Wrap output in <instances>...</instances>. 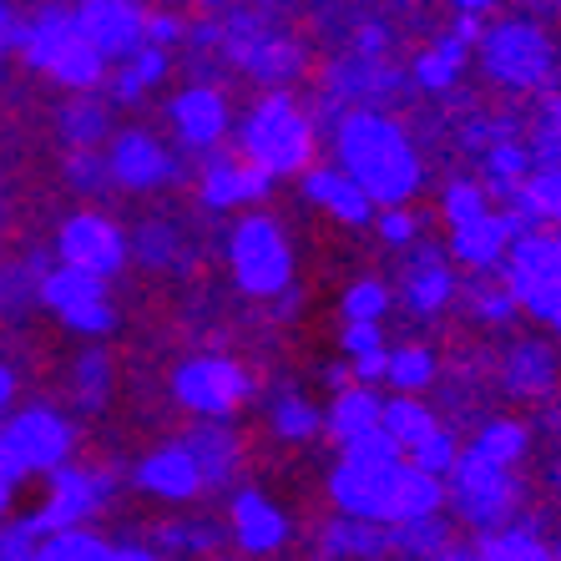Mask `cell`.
Returning a JSON list of instances; mask_svg holds the SVG:
<instances>
[{
    "instance_id": "60",
    "label": "cell",
    "mask_w": 561,
    "mask_h": 561,
    "mask_svg": "<svg viewBox=\"0 0 561 561\" xmlns=\"http://www.w3.org/2000/svg\"><path fill=\"white\" fill-rule=\"evenodd\" d=\"M440 561H481V557H476V551H460V547H456V551H445Z\"/></svg>"
},
{
    "instance_id": "29",
    "label": "cell",
    "mask_w": 561,
    "mask_h": 561,
    "mask_svg": "<svg viewBox=\"0 0 561 561\" xmlns=\"http://www.w3.org/2000/svg\"><path fill=\"white\" fill-rule=\"evenodd\" d=\"M379 420H385V394L369 390V385H350L324 410V431H329V440L354 445V440H365L369 431H379Z\"/></svg>"
},
{
    "instance_id": "38",
    "label": "cell",
    "mask_w": 561,
    "mask_h": 561,
    "mask_svg": "<svg viewBox=\"0 0 561 561\" xmlns=\"http://www.w3.org/2000/svg\"><path fill=\"white\" fill-rule=\"evenodd\" d=\"M435 375H440V359H435L431 344H400V350H390L385 379L394 385V394H410V400H415L420 390L435 385Z\"/></svg>"
},
{
    "instance_id": "30",
    "label": "cell",
    "mask_w": 561,
    "mask_h": 561,
    "mask_svg": "<svg viewBox=\"0 0 561 561\" xmlns=\"http://www.w3.org/2000/svg\"><path fill=\"white\" fill-rule=\"evenodd\" d=\"M511 213L522 218L526 233H551V228H561V172H541V168H536L531 178L516 187Z\"/></svg>"
},
{
    "instance_id": "41",
    "label": "cell",
    "mask_w": 561,
    "mask_h": 561,
    "mask_svg": "<svg viewBox=\"0 0 561 561\" xmlns=\"http://www.w3.org/2000/svg\"><path fill=\"white\" fill-rule=\"evenodd\" d=\"M71 400H77L81 410H102L106 394H112V359H106L102 350H87L77 359V369H71Z\"/></svg>"
},
{
    "instance_id": "18",
    "label": "cell",
    "mask_w": 561,
    "mask_h": 561,
    "mask_svg": "<svg viewBox=\"0 0 561 561\" xmlns=\"http://www.w3.org/2000/svg\"><path fill=\"white\" fill-rule=\"evenodd\" d=\"M168 117H172V131L183 137V147L213 152L228 137V96L218 87H208V81H197V87H183V92L172 96Z\"/></svg>"
},
{
    "instance_id": "63",
    "label": "cell",
    "mask_w": 561,
    "mask_h": 561,
    "mask_svg": "<svg viewBox=\"0 0 561 561\" xmlns=\"http://www.w3.org/2000/svg\"><path fill=\"white\" fill-rule=\"evenodd\" d=\"M208 561H228V557H208Z\"/></svg>"
},
{
    "instance_id": "25",
    "label": "cell",
    "mask_w": 561,
    "mask_h": 561,
    "mask_svg": "<svg viewBox=\"0 0 561 561\" xmlns=\"http://www.w3.org/2000/svg\"><path fill=\"white\" fill-rule=\"evenodd\" d=\"M183 445L193 450L208 491H222V485H233V476H243V440H238L222 420H203Z\"/></svg>"
},
{
    "instance_id": "51",
    "label": "cell",
    "mask_w": 561,
    "mask_h": 561,
    "mask_svg": "<svg viewBox=\"0 0 561 561\" xmlns=\"http://www.w3.org/2000/svg\"><path fill=\"white\" fill-rule=\"evenodd\" d=\"M66 178H71V187H81V193H102V187L112 183L102 152H71L66 157Z\"/></svg>"
},
{
    "instance_id": "21",
    "label": "cell",
    "mask_w": 561,
    "mask_h": 561,
    "mask_svg": "<svg viewBox=\"0 0 561 561\" xmlns=\"http://www.w3.org/2000/svg\"><path fill=\"white\" fill-rule=\"evenodd\" d=\"M268 183H274V178H263L243 157L213 152L208 162H203V172H197V197H203L208 208L228 213V208H243V203H259V197L268 193Z\"/></svg>"
},
{
    "instance_id": "10",
    "label": "cell",
    "mask_w": 561,
    "mask_h": 561,
    "mask_svg": "<svg viewBox=\"0 0 561 561\" xmlns=\"http://www.w3.org/2000/svg\"><path fill=\"white\" fill-rule=\"evenodd\" d=\"M117 496V476L102 466H61L46 481V501L36 506V526L46 536L61 531H87V522H96Z\"/></svg>"
},
{
    "instance_id": "59",
    "label": "cell",
    "mask_w": 561,
    "mask_h": 561,
    "mask_svg": "<svg viewBox=\"0 0 561 561\" xmlns=\"http://www.w3.org/2000/svg\"><path fill=\"white\" fill-rule=\"evenodd\" d=\"M324 385H329V390H334V394H340V390H350V385H354L350 365H329V369H324Z\"/></svg>"
},
{
    "instance_id": "61",
    "label": "cell",
    "mask_w": 561,
    "mask_h": 561,
    "mask_svg": "<svg viewBox=\"0 0 561 561\" xmlns=\"http://www.w3.org/2000/svg\"><path fill=\"white\" fill-rule=\"evenodd\" d=\"M15 26V11H11V5H0V31H11Z\"/></svg>"
},
{
    "instance_id": "31",
    "label": "cell",
    "mask_w": 561,
    "mask_h": 561,
    "mask_svg": "<svg viewBox=\"0 0 561 561\" xmlns=\"http://www.w3.org/2000/svg\"><path fill=\"white\" fill-rule=\"evenodd\" d=\"M531 152H526V142H516V137H506V142L485 147L481 152V187L485 197H516V187L531 178Z\"/></svg>"
},
{
    "instance_id": "58",
    "label": "cell",
    "mask_w": 561,
    "mask_h": 561,
    "mask_svg": "<svg viewBox=\"0 0 561 561\" xmlns=\"http://www.w3.org/2000/svg\"><path fill=\"white\" fill-rule=\"evenodd\" d=\"M112 561H162L152 547H142V541H122V547H112Z\"/></svg>"
},
{
    "instance_id": "16",
    "label": "cell",
    "mask_w": 561,
    "mask_h": 561,
    "mask_svg": "<svg viewBox=\"0 0 561 561\" xmlns=\"http://www.w3.org/2000/svg\"><path fill=\"white\" fill-rule=\"evenodd\" d=\"M102 157H106V178L117 187H127V193H152V187L178 178V157L157 142L152 131H137V127L117 131Z\"/></svg>"
},
{
    "instance_id": "5",
    "label": "cell",
    "mask_w": 561,
    "mask_h": 561,
    "mask_svg": "<svg viewBox=\"0 0 561 561\" xmlns=\"http://www.w3.org/2000/svg\"><path fill=\"white\" fill-rule=\"evenodd\" d=\"M228 263L243 294L253 299H284L294 288V243L268 213H249L228 233Z\"/></svg>"
},
{
    "instance_id": "17",
    "label": "cell",
    "mask_w": 561,
    "mask_h": 561,
    "mask_svg": "<svg viewBox=\"0 0 561 561\" xmlns=\"http://www.w3.org/2000/svg\"><path fill=\"white\" fill-rule=\"evenodd\" d=\"M522 218L516 213H481V218L460 222V228H450V259L466 263V268H476V274H496L501 263H506L511 243L522 238Z\"/></svg>"
},
{
    "instance_id": "19",
    "label": "cell",
    "mask_w": 561,
    "mask_h": 561,
    "mask_svg": "<svg viewBox=\"0 0 561 561\" xmlns=\"http://www.w3.org/2000/svg\"><path fill=\"white\" fill-rule=\"evenodd\" d=\"M131 481H137V491H147L152 501H172V506H183V501H197L208 485H203V470H197L193 450H187L183 440L178 445H162V450H152V456L137 460V470H131Z\"/></svg>"
},
{
    "instance_id": "62",
    "label": "cell",
    "mask_w": 561,
    "mask_h": 561,
    "mask_svg": "<svg viewBox=\"0 0 561 561\" xmlns=\"http://www.w3.org/2000/svg\"><path fill=\"white\" fill-rule=\"evenodd\" d=\"M551 557H557V561H561V541H557V547H551Z\"/></svg>"
},
{
    "instance_id": "37",
    "label": "cell",
    "mask_w": 561,
    "mask_h": 561,
    "mask_svg": "<svg viewBox=\"0 0 561 561\" xmlns=\"http://www.w3.org/2000/svg\"><path fill=\"white\" fill-rule=\"evenodd\" d=\"M390 541H394V557H410V561H440L445 551H456V541H450V522H445V516L390 526Z\"/></svg>"
},
{
    "instance_id": "46",
    "label": "cell",
    "mask_w": 561,
    "mask_h": 561,
    "mask_svg": "<svg viewBox=\"0 0 561 561\" xmlns=\"http://www.w3.org/2000/svg\"><path fill=\"white\" fill-rule=\"evenodd\" d=\"M405 460L420 470V476H431V481L445 485V481H450V470H456V460H460V445H456V435L440 425V431H435L431 440H420Z\"/></svg>"
},
{
    "instance_id": "8",
    "label": "cell",
    "mask_w": 561,
    "mask_h": 561,
    "mask_svg": "<svg viewBox=\"0 0 561 561\" xmlns=\"http://www.w3.org/2000/svg\"><path fill=\"white\" fill-rule=\"evenodd\" d=\"M445 496L476 531L491 536L511 526V516L522 506V481H516V470H501L491 460H481L476 450H460L456 470L445 481Z\"/></svg>"
},
{
    "instance_id": "43",
    "label": "cell",
    "mask_w": 561,
    "mask_h": 561,
    "mask_svg": "<svg viewBox=\"0 0 561 561\" xmlns=\"http://www.w3.org/2000/svg\"><path fill=\"white\" fill-rule=\"evenodd\" d=\"M131 253L147 263V268H172V263H183V238L172 222H142L137 238H131Z\"/></svg>"
},
{
    "instance_id": "24",
    "label": "cell",
    "mask_w": 561,
    "mask_h": 561,
    "mask_svg": "<svg viewBox=\"0 0 561 561\" xmlns=\"http://www.w3.org/2000/svg\"><path fill=\"white\" fill-rule=\"evenodd\" d=\"M304 197L313 208H324L329 218H340L344 228H369L375 222V203L359 193L354 178H344L340 168H309L304 172Z\"/></svg>"
},
{
    "instance_id": "39",
    "label": "cell",
    "mask_w": 561,
    "mask_h": 561,
    "mask_svg": "<svg viewBox=\"0 0 561 561\" xmlns=\"http://www.w3.org/2000/svg\"><path fill=\"white\" fill-rule=\"evenodd\" d=\"M162 77H168V51L142 46V51L127 56L122 71L112 77V102H142L152 87H162Z\"/></svg>"
},
{
    "instance_id": "4",
    "label": "cell",
    "mask_w": 561,
    "mask_h": 561,
    "mask_svg": "<svg viewBox=\"0 0 561 561\" xmlns=\"http://www.w3.org/2000/svg\"><path fill=\"white\" fill-rule=\"evenodd\" d=\"M238 142H243V162H253L263 178H294V172L313 168L319 131H313V117L288 92H268L243 117Z\"/></svg>"
},
{
    "instance_id": "53",
    "label": "cell",
    "mask_w": 561,
    "mask_h": 561,
    "mask_svg": "<svg viewBox=\"0 0 561 561\" xmlns=\"http://www.w3.org/2000/svg\"><path fill=\"white\" fill-rule=\"evenodd\" d=\"M522 309L531 313L536 324H547L551 334L561 340V284H547V288H536V294H526Z\"/></svg>"
},
{
    "instance_id": "54",
    "label": "cell",
    "mask_w": 561,
    "mask_h": 561,
    "mask_svg": "<svg viewBox=\"0 0 561 561\" xmlns=\"http://www.w3.org/2000/svg\"><path fill=\"white\" fill-rule=\"evenodd\" d=\"M344 460H405V450H400V445H394L385 431H369L365 440L344 445Z\"/></svg>"
},
{
    "instance_id": "49",
    "label": "cell",
    "mask_w": 561,
    "mask_h": 561,
    "mask_svg": "<svg viewBox=\"0 0 561 561\" xmlns=\"http://www.w3.org/2000/svg\"><path fill=\"white\" fill-rule=\"evenodd\" d=\"M470 313L485 319V324H506L511 313H516V299H511L506 278H501V284H476L470 288Z\"/></svg>"
},
{
    "instance_id": "20",
    "label": "cell",
    "mask_w": 561,
    "mask_h": 561,
    "mask_svg": "<svg viewBox=\"0 0 561 561\" xmlns=\"http://www.w3.org/2000/svg\"><path fill=\"white\" fill-rule=\"evenodd\" d=\"M228 531H233L238 551H249V557H274V551H284L288 541V516L284 506H274V501L263 496V491H233V506H228Z\"/></svg>"
},
{
    "instance_id": "35",
    "label": "cell",
    "mask_w": 561,
    "mask_h": 561,
    "mask_svg": "<svg viewBox=\"0 0 561 561\" xmlns=\"http://www.w3.org/2000/svg\"><path fill=\"white\" fill-rule=\"evenodd\" d=\"M61 137L71 152H96L102 142H112V112L96 96H77L61 112Z\"/></svg>"
},
{
    "instance_id": "32",
    "label": "cell",
    "mask_w": 561,
    "mask_h": 561,
    "mask_svg": "<svg viewBox=\"0 0 561 561\" xmlns=\"http://www.w3.org/2000/svg\"><path fill=\"white\" fill-rule=\"evenodd\" d=\"M379 431L390 435V440L410 456L420 440H431V435L440 431V420H435V410L425 405V400H410V394H390V400H385V420H379Z\"/></svg>"
},
{
    "instance_id": "26",
    "label": "cell",
    "mask_w": 561,
    "mask_h": 561,
    "mask_svg": "<svg viewBox=\"0 0 561 561\" xmlns=\"http://www.w3.org/2000/svg\"><path fill=\"white\" fill-rule=\"evenodd\" d=\"M561 385V354L547 340H522L506 354V390L522 400H547Z\"/></svg>"
},
{
    "instance_id": "1",
    "label": "cell",
    "mask_w": 561,
    "mask_h": 561,
    "mask_svg": "<svg viewBox=\"0 0 561 561\" xmlns=\"http://www.w3.org/2000/svg\"><path fill=\"white\" fill-rule=\"evenodd\" d=\"M334 152H340V172L359 183L375 208H405L425 183V162L410 131L385 112H344L334 122Z\"/></svg>"
},
{
    "instance_id": "23",
    "label": "cell",
    "mask_w": 561,
    "mask_h": 561,
    "mask_svg": "<svg viewBox=\"0 0 561 561\" xmlns=\"http://www.w3.org/2000/svg\"><path fill=\"white\" fill-rule=\"evenodd\" d=\"M547 284H561V233H522L506 253V288L516 309L526 294Z\"/></svg>"
},
{
    "instance_id": "33",
    "label": "cell",
    "mask_w": 561,
    "mask_h": 561,
    "mask_svg": "<svg viewBox=\"0 0 561 561\" xmlns=\"http://www.w3.org/2000/svg\"><path fill=\"white\" fill-rule=\"evenodd\" d=\"M268 420H274V435L288 445H309L324 435V410L313 405L304 390H278Z\"/></svg>"
},
{
    "instance_id": "6",
    "label": "cell",
    "mask_w": 561,
    "mask_h": 561,
    "mask_svg": "<svg viewBox=\"0 0 561 561\" xmlns=\"http://www.w3.org/2000/svg\"><path fill=\"white\" fill-rule=\"evenodd\" d=\"M481 71L506 92H541L557 71V46L536 21H496L476 46Z\"/></svg>"
},
{
    "instance_id": "52",
    "label": "cell",
    "mask_w": 561,
    "mask_h": 561,
    "mask_svg": "<svg viewBox=\"0 0 561 561\" xmlns=\"http://www.w3.org/2000/svg\"><path fill=\"white\" fill-rule=\"evenodd\" d=\"M340 350L350 354V365H359V359H375V354H390V350H385V334H379V324H344Z\"/></svg>"
},
{
    "instance_id": "34",
    "label": "cell",
    "mask_w": 561,
    "mask_h": 561,
    "mask_svg": "<svg viewBox=\"0 0 561 561\" xmlns=\"http://www.w3.org/2000/svg\"><path fill=\"white\" fill-rule=\"evenodd\" d=\"M157 551L162 557H197V561H208L218 557L222 547V531L213 522H203V516H183V522H162L152 531Z\"/></svg>"
},
{
    "instance_id": "47",
    "label": "cell",
    "mask_w": 561,
    "mask_h": 561,
    "mask_svg": "<svg viewBox=\"0 0 561 561\" xmlns=\"http://www.w3.org/2000/svg\"><path fill=\"white\" fill-rule=\"evenodd\" d=\"M344 324H379L390 313V288L379 278H359V284L344 288Z\"/></svg>"
},
{
    "instance_id": "50",
    "label": "cell",
    "mask_w": 561,
    "mask_h": 561,
    "mask_svg": "<svg viewBox=\"0 0 561 561\" xmlns=\"http://www.w3.org/2000/svg\"><path fill=\"white\" fill-rule=\"evenodd\" d=\"M375 233L390 243V249H410L420 238V218L410 208H385V213H375Z\"/></svg>"
},
{
    "instance_id": "9",
    "label": "cell",
    "mask_w": 561,
    "mask_h": 561,
    "mask_svg": "<svg viewBox=\"0 0 561 561\" xmlns=\"http://www.w3.org/2000/svg\"><path fill=\"white\" fill-rule=\"evenodd\" d=\"M0 445H5V456L15 460L21 476H46L51 481L61 466H71L77 431H71V420L61 410L31 405V410H15L11 420H0Z\"/></svg>"
},
{
    "instance_id": "13",
    "label": "cell",
    "mask_w": 561,
    "mask_h": 561,
    "mask_svg": "<svg viewBox=\"0 0 561 561\" xmlns=\"http://www.w3.org/2000/svg\"><path fill=\"white\" fill-rule=\"evenodd\" d=\"M36 299L46 304L66 329H77V334H92L96 340V334H112V329H117V309H112V294H106L102 278L51 268V274L41 278Z\"/></svg>"
},
{
    "instance_id": "11",
    "label": "cell",
    "mask_w": 561,
    "mask_h": 561,
    "mask_svg": "<svg viewBox=\"0 0 561 561\" xmlns=\"http://www.w3.org/2000/svg\"><path fill=\"white\" fill-rule=\"evenodd\" d=\"M172 394H178V405L193 410L197 420H228L233 410L249 405L253 379H249V369L238 365V359H228V354H197V359L172 369Z\"/></svg>"
},
{
    "instance_id": "40",
    "label": "cell",
    "mask_w": 561,
    "mask_h": 561,
    "mask_svg": "<svg viewBox=\"0 0 561 561\" xmlns=\"http://www.w3.org/2000/svg\"><path fill=\"white\" fill-rule=\"evenodd\" d=\"M476 557L481 561H557L547 541H541L536 531H526V526H506V531L481 536Z\"/></svg>"
},
{
    "instance_id": "22",
    "label": "cell",
    "mask_w": 561,
    "mask_h": 561,
    "mask_svg": "<svg viewBox=\"0 0 561 561\" xmlns=\"http://www.w3.org/2000/svg\"><path fill=\"white\" fill-rule=\"evenodd\" d=\"M400 299L410 313L420 319H435L445 304L456 299V274H450V259L440 249H415L400 268Z\"/></svg>"
},
{
    "instance_id": "55",
    "label": "cell",
    "mask_w": 561,
    "mask_h": 561,
    "mask_svg": "<svg viewBox=\"0 0 561 561\" xmlns=\"http://www.w3.org/2000/svg\"><path fill=\"white\" fill-rule=\"evenodd\" d=\"M183 21L172 11H147V46H157V51H168L172 41H183Z\"/></svg>"
},
{
    "instance_id": "28",
    "label": "cell",
    "mask_w": 561,
    "mask_h": 561,
    "mask_svg": "<svg viewBox=\"0 0 561 561\" xmlns=\"http://www.w3.org/2000/svg\"><path fill=\"white\" fill-rule=\"evenodd\" d=\"M470 51H476V41H466L456 26L440 31V36L425 46V51L415 56V66H410V81H415L420 92H450L460 81V71H466Z\"/></svg>"
},
{
    "instance_id": "15",
    "label": "cell",
    "mask_w": 561,
    "mask_h": 561,
    "mask_svg": "<svg viewBox=\"0 0 561 561\" xmlns=\"http://www.w3.org/2000/svg\"><path fill=\"white\" fill-rule=\"evenodd\" d=\"M71 11H77L81 36L92 41L102 61H127L147 46V5H137V0H87Z\"/></svg>"
},
{
    "instance_id": "2",
    "label": "cell",
    "mask_w": 561,
    "mask_h": 561,
    "mask_svg": "<svg viewBox=\"0 0 561 561\" xmlns=\"http://www.w3.org/2000/svg\"><path fill=\"white\" fill-rule=\"evenodd\" d=\"M329 501L340 516L369 526H410L440 516L445 485L420 476L410 460H344L329 470Z\"/></svg>"
},
{
    "instance_id": "3",
    "label": "cell",
    "mask_w": 561,
    "mask_h": 561,
    "mask_svg": "<svg viewBox=\"0 0 561 561\" xmlns=\"http://www.w3.org/2000/svg\"><path fill=\"white\" fill-rule=\"evenodd\" d=\"M15 51L31 71H46L77 96H92L106 77V61L96 56L92 41L81 36L71 5H41L31 21H21V46Z\"/></svg>"
},
{
    "instance_id": "14",
    "label": "cell",
    "mask_w": 561,
    "mask_h": 561,
    "mask_svg": "<svg viewBox=\"0 0 561 561\" xmlns=\"http://www.w3.org/2000/svg\"><path fill=\"white\" fill-rule=\"evenodd\" d=\"M405 87V71H394L390 61H369V56H340L324 71V102L344 112H379V102H390Z\"/></svg>"
},
{
    "instance_id": "57",
    "label": "cell",
    "mask_w": 561,
    "mask_h": 561,
    "mask_svg": "<svg viewBox=\"0 0 561 561\" xmlns=\"http://www.w3.org/2000/svg\"><path fill=\"white\" fill-rule=\"evenodd\" d=\"M15 394H21V385H15V369H11V365H0V420H11Z\"/></svg>"
},
{
    "instance_id": "44",
    "label": "cell",
    "mask_w": 561,
    "mask_h": 561,
    "mask_svg": "<svg viewBox=\"0 0 561 561\" xmlns=\"http://www.w3.org/2000/svg\"><path fill=\"white\" fill-rule=\"evenodd\" d=\"M36 561H112V541H102L96 531H61L41 541Z\"/></svg>"
},
{
    "instance_id": "36",
    "label": "cell",
    "mask_w": 561,
    "mask_h": 561,
    "mask_svg": "<svg viewBox=\"0 0 561 561\" xmlns=\"http://www.w3.org/2000/svg\"><path fill=\"white\" fill-rule=\"evenodd\" d=\"M526 445H531V431H526L522 420H485L481 431H476V440H470V450L501 470H516L526 460Z\"/></svg>"
},
{
    "instance_id": "48",
    "label": "cell",
    "mask_w": 561,
    "mask_h": 561,
    "mask_svg": "<svg viewBox=\"0 0 561 561\" xmlns=\"http://www.w3.org/2000/svg\"><path fill=\"white\" fill-rule=\"evenodd\" d=\"M46 531L36 526V516H21V522H0V561H36Z\"/></svg>"
},
{
    "instance_id": "56",
    "label": "cell",
    "mask_w": 561,
    "mask_h": 561,
    "mask_svg": "<svg viewBox=\"0 0 561 561\" xmlns=\"http://www.w3.org/2000/svg\"><path fill=\"white\" fill-rule=\"evenodd\" d=\"M26 481L21 470H15V460L5 456V445H0V522L11 516V501H15V485Z\"/></svg>"
},
{
    "instance_id": "27",
    "label": "cell",
    "mask_w": 561,
    "mask_h": 561,
    "mask_svg": "<svg viewBox=\"0 0 561 561\" xmlns=\"http://www.w3.org/2000/svg\"><path fill=\"white\" fill-rule=\"evenodd\" d=\"M319 551H324V561H385L394 557V541H390V526L329 516L324 531H319Z\"/></svg>"
},
{
    "instance_id": "7",
    "label": "cell",
    "mask_w": 561,
    "mask_h": 561,
    "mask_svg": "<svg viewBox=\"0 0 561 561\" xmlns=\"http://www.w3.org/2000/svg\"><path fill=\"white\" fill-rule=\"evenodd\" d=\"M238 71H249L253 81H268L274 92H284V81L304 71V46L288 31H274L259 11H233L222 21V46H218Z\"/></svg>"
},
{
    "instance_id": "64",
    "label": "cell",
    "mask_w": 561,
    "mask_h": 561,
    "mask_svg": "<svg viewBox=\"0 0 561 561\" xmlns=\"http://www.w3.org/2000/svg\"><path fill=\"white\" fill-rule=\"evenodd\" d=\"M0 299H5V288H0Z\"/></svg>"
},
{
    "instance_id": "45",
    "label": "cell",
    "mask_w": 561,
    "mask_h": 561,
    "mask_svg": "<svg viewBox=\"0 0 561 561\" xmlns=\"http://www.w3.org/2000/svg\"><path fill=\"white\" fill-rule=\"evenodd\" d=\"M481 213H491V197H485V187L476 183V178H450L440 193V218L445 228H460V222L481 218Z\"/></svg>"
},
{
    "instance_id": "12",
    "label": "cell",
    "mask_w": 561,
    "mask_h": 561,
    "mask_svg": "<svg viewBox=\"0 0 561 561\" xmlns=\"http://www.w3.org/2000/svg\"><path fill=\"white\" fill-rule=\"evenodd\" d=\"M56 259H61V268H71V274H87V278H102L106 284V278H117L122 263L131 259V243L106 213H71V218L61 222V233H56Z\"/></svg>"
},
{
    "instance_id": "42",
    "label": "cell",
    "mask_w": 561,
    "mask_h": 561,
    "mask_svg": "<svg viewBox=\"0 0 561 561\" xmlns=\"http://www.w3.org/2000/svg\"><path fill=\"white\" fill-rule=\"evenodd\" d=\"M526 152L541 172H561V96H551L541 106V117H536L531 137H526Z\"/></svg>"
}]
</instances>
